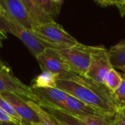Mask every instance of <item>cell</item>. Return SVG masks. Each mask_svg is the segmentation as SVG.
<instances>
[{"mask_svg":"<svg viewBox=\"0 0 125 125\" xmlns=\"http://www.w3.org/2000/svg\"><path fill=\"white\" fill-rule=\"evenodd\" d=\"M56 88L105 114L114 116L122 108L104 85L84 74L73 71L59 74Z\"/></svg>","mask_w":125,"mask_h":125,"instance_id":"cell-1","label":"cell"},{"mask_svg":"<svg viewBox=\"0 0 125 125\" xmlns=\"http://www.w3.org/2000/svg\"><path fill=\"white\" fill-rule=\"evenodd\" d=\"M32 31L46 43L47 48L61 49L75 46L78 43L56 21L36 25L33 27Z\"/></svg>","mask_w":125,"mask_h":125,"instance_id":"cell-2","label":"cell"},{"mask_svg":"<svg viewBox=\"0 0 125 125\" xmlns=\"http://www.w3.org/2000/svg\"><path fill=\"white\" fill-rule=\"evenodd\" d=\"M2 31L5 34L11 33L19 38L35 58L47 48L46 43L39 38L32 30L25 28L8 16L4 12Z\"/></svg>","mask_w":125,"mask_h":125,"instance_id":"cell-3","label":"cell"},{"mask_svg":"<svg viewBox=\"0 0 125 125\" xmlns=\"http://www.w3.org/2000/svg\"><path fill=\"white\" fill-rule=\"evenodd\" d=\"M93 49L94 46H87L78 42L75 46L56 50L73 72L85 75L90 64Z\"/></svg>","mask_w":125,"mask_h":125,"instance_id":"cell-4","label":"cell"},{"mask_svg":"<svg viewBox=\"0 0 125 125\" xmlns=\"http://www.w3.org/2000/svg\"><path fill=\"white\" fill-rule=\"evenodd\" d=\"M11 93L18 95L26 100L40 104V99L34 93L31 88L23 83L15 77L11 69L4 65L0 70V94Z\"/></svg>","mask_w":125,"mask_h":125,"instance_id":"cell-5","label":"cell"},{"mask_svg":"<svg viewBox=\"0 0 125 125\" xmlns=\"http://www.w3.org/2000/svg\"><path fill=\"white\" fill-rule=\"evenodd\" d=\"M113 68L108 50L103 46H94L90 64L85 75L95 82L103 85L106 74Z\"/></svg>","mask_w":125,"mask_h":125,"instance_id":"cell-6","label":"cell"},{"mask_svg":"<svg viewBox=\"0 0 125 125\" xmlns=\"http://www.w3.org/2000/svg\"><path fill=\"white\" fill-rule=\"evenodd\" d=\"M36 59L42 71H48L58 75L73 71L64 59L56 49L45 48Z\"/></svg>","mask_w":125,"mask_h":125,"instance_id":"cell-7","label":"cell"},{"mask_svg":"<svg viewBox=\"0 0 125 125\" xmlns=\"http://www.w3.org/2000/svg\"><path fill=\"white\" fill-rule=\"evenodd\" d=\"M0 7L8 16L25 28L32 30L36 26L21 0H0Z\"/></svg>","mask_w":125,"mask_h":125,"instance_id":"cell-8","label":"cell"},{"mask_svg":"<svg viewBox=\"0 0 125 125\" xmlns=\"http://www.w3.org/2000/svg\"><path fill=\"white\" fill-rule=\"evenodd\" d=\"M12 105L18 114L21 117L25 125H40V119L37 113L28 105L26 99L11 93L0 94Z\"/></svg>","mask_w":125,"mask_h":125,"instance_id":"cell-9","label":"cell"},{"mask_svg":"<svg viewBox=\"0 0 125 125\" xmlns=\"http://www.w3.org/2000/svg\"><path fill=\"white\" fill-rule=\"evenodd\" d=\"M31 89L44 102L63 111L64 110V102L68 94L58 88H33Z\"/></svg>","mask_w":125,"mask_h":125,"instance_id":"cell-10","label":"cell"},{"mask_svg":"<svg viewBox=\"0 0 125 125\" xmlns=\"http://www.w3.org/2000/svg\"><path fill=\"white\" fill-rule=\"evenodd\" d=\"M64 111L78 116H97L105 114L70 94H67L64 102Z\"/></svg>","mask_w":125,"mask_h":125,"instance_id":"cell-11","label":"cell"},{"mask_svg":"<svg viewBox=\"0 0 125 125\" xmlns=\"http://www.w3.org/2000/svg\"><path fill=\"white\" fill-rule=\"evenodd\" d=\"M40 98V97H39ZM41 107L50 112L54 118L56 119L59 125H85L82 122H81L75 116L58 108L55 106L48 104L40 99V103L39 104Z\"/></svg>","mask_w":125,"mask_h":125,"instance_id":"cell-12","label":"cell"},{"mask_svg":"<svg viewBox=\"0 0 125 125\" xmlns=\"http://www.w3.org/2000/svg\"><path fill=\"white\" fill-rule=\"evenodd\" d=\"M27 13L36 25L55 21L38 5L36 0H21Z\"/></svg>","mask_w":125,"mask_h":125,"instance_id":"cell-13","label":"cell"},{"mask_svg":"<svg viewBox=\"0 0 125 125\" xmlns=\"http://www.w3.org/2000/svg\"><path fill=\"white\" fill-rule=\"evenodd\" d=\"M110 60L114 68L125 66V39L122 40L108 50Z\"/></svg>","mask_w":125,"mask_h":125,"instance_id":"cell-14","label":"cell"},{"mask_svg":"<svg viewBox=\"0 0 125 125\" xmlns=\"http://www.w3.org/2000/svg\"><path fill=\"white\" fill-rule=\"evenodd\" d=\"M58 74L48 71H42V72L37 76L31 83L30 86L33 88H56V79Z\"/></svg>","mask_w":125,"mask_h":125,"instance_id":"cell-15","label":"cell"},{"mask_svg":"<svg viewBox=\"0 0 125 125\" xmlns=\"http://www.w3.org/2000/svg\"><path fill=\"white\" fill-rule=\"evenodd\" d=\"M28 105L37 113L39 119L40 125H59L54 116L47 110L30 100H26Z\"/></svg>","mask_w":125,"mask_h":125,"instance_id":"cell-16","label":"cell"},{"mask_svg":"<svg viewBox=\"0 0 125 125\" xmlns=\"http://www.w3.org/2000/svg\"><path fill=\"white\" fill-rule=\"evenodd\" d=\"M75 116L85 125H112L114 116L103 114L97 116Z\"/></svg>","mask_w":125,"mask_h":125,"instance_id":"cell-17","label":"cell"},{"mask_svg":"<svg viewBox=\"0 0 125 125\" xmlns=\"http://www.w3.org/2000/svg\"><path fill=\"white\" fill-rule=\"evenodd\" d=\"M122 81V75L114 68H113L106 74L104 79L103 85L113 94L119 87Z\"/></svg>","mask_w":125,"mask_h":125,"instance_id":"cell-18","label":"cell"},{"mask_svg":"<svg viewBox=\"0 0 125 125\" xmlns=\"http://www.w3.org/2000/svg\"><path fill=\"white\" fill-rule=\"evenodd\" d=\"M38 5L54 21L60 13L62 4H59L52 0H36Z\"/></svg>","mask_w":125,"mask_h":125,"instance_id":"cell-19","label":"cell"},{"mask_svg":"<svg viewBox=\"0 0 125 125\" xmlns=\"http://www.w3.org/2000/svg\"><path fill=\"white\" fill-rule=\"evenodd\" d=\"M0 108L3 110L9 116H10L15 123L21 125H25L21 117L18 114L14 108L0 94Z\"/></svg>","mask_w":125,"mask_h":125,"instance_id":"cell-20","label":"cell"},{"mask_svg":"<svg viewBox=\"0 0 125 125\" xmlns=\"http://www.w3.org/2000/svg\"><path fill=\"white\" fill-rule=\"evenodd\" d=\"M112 95L122 108H125V80H123L119 87Z\"/></svg>","mask_w":125,"mask_h":125,"instance_id":"cell-21","label":"cell"},{"mask_svg":"<svg viewBox=\"0 0 125 125\" xmlns=\"http://www.w3.org/2000/svg\"><path fill=\"white\" fill-rule=\"evenodd\" d=\"M112 125H125V108H121L116 113Z\"/></svg>","mask_w":125,"mask_h":125,"instance_id":"cell-22","label":"cell"},{"mask_svg":"<svg viewBox=\"0 0 125 125\" xmlns=\"http://www.w3.org/2000/svg\"><path fill=\"white\" fill-rule=\"evenodd\" d=\"M102 6H116L118 8L122 5V0H94Z\"/></svg>","mask_w":125,"mask_h":125,"instance_id":"cell-23","label":"cell"},{"mask_svg":"<svg viewBox=\"0 0 125 125\" xmlns=\"http://www.w3.org/2000/svg\"><path fill=\"white\" fill-rule=\"evenodd\" d=\"M0 122H15V121L1 108H0Z\"/></svg>","mask_w":125,"mask_h":125,"instance_id":"cell-24","label":"cell"},{"mask_svg":"<svg viewBox=\"0 0 125 125\" xmlns=\"http://www.w3.org/2000/svg\"><path fill=\"white\" fill-rule=\"evenodd\" d=\"M3 17H4V11L0 7V30L1 32H3L2 31V29H3Z\"/></svg>","mask_w":125,"mask_h":125,"instance_id":"cell-25","label":"cell"},{"mask_svg":"<svg viewBox=\"0 0 125 125\" xmlns=\"http://www.w3.org/2000/svg\"><path fill=\"white\" fill-rule=\"evenodd\" d=\"M119 13H120V15L122 17H125V0L123 3V4L119 7Z\"/></svg>","mask_w":125,"mask_h":125,"instance_id":"cell-26","label":"cell"},{"mask_svg":"<svg viewBox=\"0 0 125 125\" xmlns=\"http://www.w3.org/2000/svg\"><path fill=\"white\" fill-rule=\"evenodd\" d=\"M0 125H21L13 122H0Z\"/></svg>","mask_w":125,"mask_h":125,"instance_id":"cell-27","label":"cell"},{"mask_svg":"<svg viewBox=\"0 0 125 125\" xmlns=\"http://www.w3.org/2000/svg\"><path fill=\"white\" fill-rule=\"evenodd\" d=\"M6 38H7L6 34L0 30V46H1V41H2V39Z\"/></svg>","mask_w":125,"mask_h":125,"instance_id":"cell-28","label":"cell"},{"mask_svg":"<svg viewBox=\"0 0 125 125\" xmlns=\"http://www.w3.org/2000/svg\"><path fill=\"white\" fill-rule=\"evenodd\" d=\"M119 69L122 70V71L124 72V74H123L122 77H123V80H125V66H123V67H120V68H119Z\"/></svg>","mask_w":125,"mask_h":125,"instance_id":"cell-29","label":"cell"},{"mask_svg":"<svg viewBox=\"0 0 125 125\" xmlns=\"http://www.w3.org/2000/svg\"><path fill=\"white\" fill-rule=\"evenodd\" d=\"M53 1H54V2H56V3H59V4H62V2H63V1L64 0H52Z\"/></svg>","mask_w":125,"mask_h":125,"instance_id":"cell-30","label":"cell"},{"mask_svg":"<svg viewBox=\"0 0 125 125\" xmlns=\"http://www.w3.org/2000/svg\"><path fill=\"white\" fill-rule=\"evenodd\" d=\"M3 66H4V64H0V70L3 68Z\"/></svg>","mask_w":125,"mask_h":125,"instance_id":"cell-31","label":"cell"},{"mask_svg":"<svg viewBox=\"0 0 125 125\" xmlns=\"http://www.w3.org/2000/svg\"><path fill=\"white\" fill-rule=\"evenodd\" d=\"M122 1H123V3H124V1H125V0H122ZM120 7H121V6H120Z\"/></svg>","mask_w":125,"mask_h":125,"instance_id":"cell-32","label":"cell"}]
</instances>
